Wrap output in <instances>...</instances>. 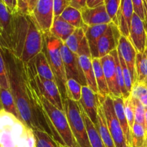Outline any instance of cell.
<instances>
[{
    "instance_id": "cell-1",
    "label": "cell",
    "mask_w": 147,
    "mask_h": 147,
    "mask_svg": "<svg viewBox=\"0 0 147 147\" xmlns=\"http://www.w3.org/2000/svg\"><path fill=\"white\" fill-rule=\"evenodd\" d=\"M1 49L9 90L22 121L33 131L46 132L56 143L65 146L43 108L41 94L34 79L37 71L34 59L24 63L9 50Z\"/></svg>"
},
{
    "instance_id": "cell-2",
    "label": "cell",
    "mask_w": 147,
    "mask_h": 147,
    "mask_svg": "<svg viewBox=\"0 0 147 147\" xmlns=\"http://www.w3.org/2000/svg\"><path fill=\"white\" fill-rule=\"evenodd\" d=\"M0 147H36L32 129L4 109L0 111Z\"/></svg>"
},
{
    "instance_id": "cell-3",
    "label": "cell",
    "mask_w": 147,
    "mask_h": 147,
    "mask_svg": "<svg viewBox=\"0 0 147 147\" xmlns=\"http://www.w3.org/2000/svg\"><path fill=\"white\" fill-rule=\"evenodd\" d=\"M62 42L53 37L50 32L44 34V45L42 51L45 54L51 70L55 76V83L60 90L63 102L67 99L66 78L64 65L60 53Z\"/></svg>"
},
{
    "instance_id": "cell-4",
    "label": "cell",
    "mask_w": 147,
    "mask_h": 147,
    "mask_svg": "<svg viewBox=\"0 0 147 147\" xmlns=\"http://www.w3.org/2000/svg\"><path fill=\"white\" fill-rule=\"evenodd\" d=\"M64 109L72 133L79 147H91L80 103L67 98L64 101Z\"/></svg>"
},
{
    "instance_id": "cell-5",
    "label": "cell",
    "mask_w": 147,
    "mask_h": 147,
    "mask_svg": "<svg viewBox=\"0 0 147 147\" xmlns=\"http://www.w3.org/2000/svg\"><path fill=\"white\" fill-rule=\"evenodd\" d=\"M41 101L53 126L66 147H79L73 136L65 111L53 106L41 95Z\"/></svg>"
},
{
    "instance_id": "cell-6",
    "label": "cell",
    "mask_w": 147,
    "mask_h": 147,
    "mask_svg": "<svg viewBox=\"0 0 147 147\" xmlns=\"http://www.w3.org/2000/svg\"><path fill=\"white\" fill-rule=\"evenodd\" d=\"M99 96V100L103 107L108 128L112 136L116 147H129L131 145L127 142L120 122L116 116L113 100L110 96L103 98Z\"/></svg>"
},
{
    "instance_id": "cell-7",
    "label": "cell",
    "mask_w": 147,
    "mask_h": 147,
    "mask_svg": "<svg viewBox=\"0 0 147 147\" xmlns=\"http://www.w3.org/2000/svg\"><path fill=\"white\" fill-rule=\"evenodd\" d=\"M28 31L20 58L24 63H28L41 53L44 45V34L37 27L32 16H28Z\"/></svg>"
},
{
    "instance_id": "cell-8",
    "label": "cell",
    "mask_w": 147,
    "mask_h": 147,
    "mask_svg": "<svg viewBox=\"0 0 147 147\" xmlns=\"http://www.w3.org/2000/svg\"><path fill=\"white\" fill-rule=\"evenodd\" d=\"M60 53L64 65L67 80L74 79L82 86H87L86 78L79 61V56L69 50L65 42H61Z\"/></svg>"
},
{
    "instance_id": "cell-9",
    "label": "cell",
    "mask_w": 147,
    "mask_h": 147,
    "mask_svg": "<svg viewBox=\"0 0 147 147\" xmlns=\"http://www.w3.org/2000/svg\"><path fill=\"white\" fill-rule=\"evenodd\" d=\"M32 17L43 34L50 32L55 17L53 0H38Z\"/></svg>"
},
{
    "instance_id": "cell-10",
    "label": "cell",
    "mask_w": 147,
    "mask_h": 147,
    "mask_svg": "<svg viewBox=\"0 0 147 147\" xmlns=\"http://www.w3.org/2000/svg\"><path fill=\"white\" fill-rule=\"evenodd\" d=\"M14 15L9 12L3 0H0V46L11 50L14 34Z\"/></svg>"
},
{
    "instance_id": "cell-11",
    "label": "cell",
    "mask_w": 147,
    "mask_h": 147,
    "mask_svg": "<svg viewBox=\"0 0 147 147\" xmlns=\"http://www.w3.org/2000/svg\"><path fill=\"white\" fill-rule=\"evenodd\" d=\"M34 79L40 94L53 106L60 110L65 111L64 102L55 81L41 78L37 73L34 76Z\"/></svg>"
},
{
    "instance_id": "cell-12",
    "label": "cell",
    "mask_w": 147,
    "mask_h": 147,
    "mask_svg": "<svg viewBox=\"0 0 147 147\" xmlns=\"http://www.w3.org/2000/svg\"><path fill=\"white\" fill-rule=\"evenodd\" d=\"M121 34L119 28L113 22L109 24V27L98 42V52L99 58L110 54L112 51L117 50L119 39Z\"/></svg>"
},
{
    "instance_id": "cell-13",
    "label": "cell",
    "mask_w": 147,
    "mask_h": 147,
    "mask_svg": "<svg viewBox=\"0 0 147 147\" xmlns=\"http://www.w3.org/2000/svg\"><path fill=\"white\" fill-rule=\"evenodd\" d=\"M105 78L109 90V96L111 98L122 97L116 79V63L113 55L111 54L100 58Z\"/></svg>"
},
{
    "instance_id": "cell-14",
    "label": "cell",
    "mask_w": 147,
    "mask_h": 147,
    "mask_svg": "<svg viewBox=\"0 0 147 147\" xmlns=\"http://www.w3.org/2000/svg\"><path fill=\"white\" fill-rule=\"evenodd\" d=\"M129 40L137 53H144L146 49L147 32L145 22L141 20L136 14H134L131 20Z\"/></svg>"
},
{
    "instance_id": "cell-15",
    "label": "cell",
    "mask_w": 147,
    "mask_h": 147,
    "mask_svg": "<svg viewBox=\"0 0 147 147\" xmlns=\"http://www.w3.org/2000/svg\"><path fill=\"white\" fill-rule=\"evenodd\" d=\"M79 103L93 124L96 126H97L98 114L100 106L98 94L95 93L88 86H83L81 99Z\"/></svg>"
},
{
    "instance_id": "cell-16",
    "label": "cell",
    "mask_w": 147,
    "mask_h": 147,
    "mask_svg": "<svg viewBox=\"0 0 147 147\" xmlns=\"http://www.w3.org/2000/svg\"><path fill=\"white\" fill-rule=\"evenodd\" d=\"M118 53L120 55L126 63L129 71H130L131 76L133 83L134 84L136 82V58L137 51L135 47L132 45L131 42L129 38L121 36L119 39V45L117 47Z\"/></svg>"
},
{
    "instance_id": "cell-17",
    "label": "cell",
    "mask_w": 147,
    "mask_h": 147,
    "mask_svg": "<svg viewBox=\"0 0 147 147\" xmlns=\"http://www.w3.org/2000/svg\"><path fill=\"white\" fill-rule=\"evenodd\" d=\"M81 14L83 22L88 27L112 23L111 19L106 11L105 4L94 9H85Z\"/></svg>"
},
{
    "instance_id": "cell-18",
    "label": "cell",
    "mask_w": 147,
    "mask_h": 147,
    "mask_svg": "<svg viewBox=\"0 0 147 147\" xmlns=\"http://www.w3.org/2000/svg\"><path fill=\"white\" fill-rule=\"evenodd\" d=\"M134 14V12L131 0H121L118 14V28L121 35L129 39Z\"/></svg>"
},
{
    "instance_id": "cell-19",
    "label": "cell",
    "mask_w": 147,
    "mask_h": 147,
    "mask_svg": "<svg viewBox=\"0 0 147 147\" xmlns=\"http://www.w3.org/2000/svg\"><path fill=\"white\" fill-rule=\"evenodd\" d=\"M109 25V24H100V25L90 26V27L88 26L85 31L86 39L90 47L92 59L99 58L97 47L98 42L100 37L106 31Z\"/></svg>"
},
{
    "instance_id": "cell-20",
    "label": "cell",
    "mask_w": 147,
    "mask_h": 147,
    "mask_svg": "<svg viewBox=\"0 0 147 147\" xmlns=\"http://www.w3.org/2000/svg\"><path fill=\"white\" fill-rule=\"evenodd\" d=\"M75 30L76 28L74 27L59 17H54L50 33L53 37H56L63 42H65Z\"/></svg>"
},
{
    "instance_id": "cell-21",
    "label": "cell",
    "mask_w": 147,
    "mask_h": 147,
    "mask_svg": "<svg viewBox=\"0 0 147 147\" xmlns=\"http://www.w3.org/2000/svg\"><path fill=\"white\" fill-rule=\"evenodd\" d=\"M79 61H80V66L83 70L84 77L86 78L87 86L90 88L95 93L98 94L92 57L86 55L79 56Z\"/></svg>"
},
{
    "instance_id": "cell-22",
    "label": "cell",
    "mask_w": 147,
    "mask_h": 147,
    "mask_svg": "<svg viewBox=\"0 0 147 147\" xmlns=\"http://www.w3.org/2000/svg\"><path fill=\"white\" fill-rule=\"evenodd\" d=\"M113 100L114 110L116 112V116L120 122L121 127L123 129V133L126 138L127 142L129 145H131V129L128 123L127 119H126V113L124 111V100L123 97H113L111 98Z\"/></svg>"
},
{
    "instance_id": "cell-23",
    "label": "cell",
    "mask_w": 147,
    "mask_h": 147,
    "mask_svg": "<svg viewBox=\"0 0 147 147\" xmlns=\"http://www.w3.org/2000/svg\"><path fill=\"white\" fill-rule=\"evenodd\" d=\"M96 127L106 147H116L109 128H108L106 118H105L103 111V107L100 103L98 109V124Z\"/></svg>"
},
{
    "instance_id": "cell-24",
    "label": "cell",
    "mask_w": 147,
    "mask_h": 147,
    "mask_svg": "<svg viewBox=\"0 0 147 147\" xmlns=\"http://www.w3.org/2000/svg\"><path fill=\"white\" fill-rule=\"evenodd\" d=\"M34 65L37 75L45 80H55V76L44 52L42 51L34 58Z\"/></svg>"
},
{
    "instance_id": "cell-25",
    "label": "cell",
    "mask_w": 147,
    "mask_h": 147,
    "mask_svg": "<svg viewBox=\"0 0 147 147\" xmlns=\"http://www.w3.org/2000/svg\"><path fill=\"white\" fill-rule=\"evenodd\" d=\"M92 60H93L96 84H97L98 90V95L100 97L105 98L109 96V90L104 76V73H103V67H102L101 63H100V58H93L92 59Z\"/></svg>"
},
{
    "instance_id": "cell-26",
    "label": "cell",
    "mask_w": 147,
    "mask_h": 147,
    "mask_svg": "<svg viewBox=\"0 0 147 147\" xmlns=\"http://www.w3.org/2000/svg\"><path fill=\"white\" fill-rule=\"evenodd\" d=\"M60 18L63 19L65 22L74 27L76 29L83 28L86 31L88 26L84 24L83 18H82L81 11H78L73 7H67L65 9L63 14L60 15Z\"/></svg>"
},
{
    "instance_id": "cell-27",
    "label": "cell",
    "mask_w": 147,
    "mask_h": 147,
    "mask_svg": "<svg viewBox=\"0 0 147 147\" xmlns=\"http://www.w3.org/2000/svg\"><path fill=\"white\" fill-rule=\"evenodd\" d=\"M0 102L2 106V109L4 111L14 115L17 119L22 121L17 106H16L14 97L10 90L0 88Z\"/></svg>"
},
{
    "instance_id": "cell-28",
    "label": "cell",
    "mask_w": 147,
    "mask_h": 147,
    "mask_svg": "<svg viewBox=\"0 0 147 147\" xmlns=\"http://www.w3.org/2000/svg\"><path fill=\"white\" fill-rule=\"evenodd\" d=\"M80 110H81L82 115H83V119H84L85 123H86V129H87L89 141H90L91 147H106L103 140L99 135L96 126L93 124L91 120L89 119L88 116L85 113L81 105H80Z\"/></svg>"
},
{
    "instance_id": "cell-29",
    "label": "cell",
    "mask_w": 147,
    "mask_h": 147,
    "mask_svg": "<svg viewBox=\"0 0 147 147\" xmlns=\"http://www.w3.org/2000/svg\"><path fill=\"white\" fill-rule=\"evenodd\" d=\"M136 82L142 83L147 78V53H137L136 58Z\"/></svg>"
},
{
    "instance_id": "cell-30",
    "label": "cell",
    "mask_w": 147,
    "mask_h": 147,
    "mask_svg": "<svg viewBox=\"0 0 147 147\" xmlns=\"http://www.w3.org/2000/svg\"><path fill=\"white\" fill-rule=\"evenodd\" d=\"M85 37H86V33H85L84 29H76L73 34L65 42V44L66 45V46L68 47L70 51L78 54L79 47Z\"/></svg>"
},
{
    "instance_id": "cell-31",
    "label": "cell",
    "mask_w": 147,
    "mask_h": 147,
    "mask_svg": "<svg viewBox=\"0 0 147 147\" xmlns=\"http://www.w3.org/2000/svg\"><path fill=\"white\" fill-rule=\"evenodd\" d=\"M110 54L113 55V58H114V60H115V63H116V79H117V83H118V85H119V89H120L122 97L123 98V99H126L127 98H129L131 94L129 93V92L128 91V90L126 88V86H125L123 70H122L121 65L120 61H119L117 50H113V51H112Z\"/></svg>"
},
{
    "instance_id": "cell-32",
    "label": "cell",
    "mask_w": 147,
    "mask_h": 147,
    "mask_svg": "<svg viewBox=\"0 0 147 147\" xmlns=\"http://www.w3.org/2000/svg\"><path fill=\"white\" fill-rule=\"evenodd\" d=\"M131 147H142L145 144L146 139V130L144 126L139 123L134 124L131 131Z\"/></svg>"
},
{
    "instance_id": "cell-33",
    "label": "cell",
    "mask_w": 147,
    "mask_h": 147,
    "mask_svg": "<svg viewBox=\"0 0 147 147\" xmlns=\"http://www.w3.org/2000/svg\"><path fill=\"white\" fill-rule=\"evenodd\" d=\"M82 87L81 84L74 79H68L66 83L67 98L76 102L80 101L82 96Z\"/></svg>"
},
{
    "instance_id": "cell-34",
    "label": "cell",
    "mask_w": 147,
    "mask_h": 147,
    "mask_svg": "<svg viewBox=\"0 0 147 147\" xmlns=\"http://www.w3.org/2000/svg\"><path fill=\"white\" fill-rule=\"evenodd\" d=\"M36 140V147H57V143L47 133L42 131H33Z\"/></svg>"
},
{
    "instance_id": "cell-35",
    "label": "cell",
    "mask_w": 147,
    "mask_h": 147,
    "mask_svg": "<svg viewBox=\"0 0 147 147\" xmlns=\"http://www.w3.org/2000/svg\"><path fill=\"white\" fill-rule=\"evenodd\" d=\"M38 0H17V14L22 16H32Z\"/></svg>"
},
{
    "instance_id": "cell-36",
    "label": "cell",
    "mask_w": 147,
    "mask_h": 147,
    "mask_svg": "<svg viewBox=\"0 0 147 147\" xmlns=\"http://www.w3.org/2000/svg\"><path fill=\"white\" fill-rule=\"evenodd\" d=\"M106 11L111 19L112 22L118 27V14L120 8L121 0H104Z\"/></svg>"
},
{
    "instance_id": "cell-37",
    "label": "cell",
    "mask_w": 147,
    "mask_h": 147,
    "mask_svg": "<svg viewBox=\"0 0 147 147\" xmlns=\"http://www.w3.org/2000/svg\"><path fill=\"white\" fill-rule=\"evenodd\" d=\"M123 100H124V111L125 113H126V119H127L128 123H129V127L131 131L134 124L135 123L134 106L131 96L127 98L123 99Z\"/></svg>"
},
{
    "instance_id": "cell-38",
    "label": "cell",
    "mask_w": 147,
    "mask_h": 147,
    "mask_svg": "<svg viewBox=\"0 0 147 147\" xmlns=\"http://www.w3.org/2000/svg\"><path fill=\"white\" fill-rule=\"evenodd\" d=\"M131 100L132 102H133L134 106L135 123H139V124L144 126V116L146 108L142 104V103L138 99L134 98L131 97Z\"/></svg>"
},
{
    "instance_id": "cell-39",
    "label": "cell",
    "mask_w": 147,
    "mask_h": 147,
    "mask_svg": "<svg viewBox=\"0 0 147 147\" xmlns=\"http://www.w3.org/2000/svg\"><path fill=\"white\" fill-rule=\"evenodd\" d=\"M0 88L9 90V83L7 68H6L5 62L3 57L2 49L1 46H0Z\"/></svg>"
},
{
    "instance_id": "cell-40",
    "label": "cell",
    "mask_w": 147,
    "mask_h": 147,
    "mask_svg": "<svg viewBox=\"0 0 147 147\" xmlns=\"http://www.w3.org/2000/svg\"><path fill=\"white\" fill-rule=\"evenodd\" d=\"M118 55H119V61H120V64H121V65L122 70H123L125 86H126V89L128 90V91H129V93L131 94V92L132 88H133V86H134L133 80H132V78H131V76L130 71H129V68H128V67H127V65H126L125 61L123 60V59L122 58V57L119 54V53H118Z\"/></svg>"
},
{
    "instance_id": "cell-41",
    "label": "cell",
    "mask_w": 147,
    "mask_h": 147,
    "mask_svg": "<svg viewBox=\"0 0 147 147\" xmlns=\"http://www.w3.org/2000/svg\"><path fill=\"white\" fill-rule=\"evenodd\" d=\"M131 1L134 14H136L144 22L146 21L147 14L145 10L144 5V1H142V0H131Z\"/></svg>"
},
{
    "instance_id": "cell-42",
    "label": "cell",
    "mask_w": 147,
    "mask_h": 147,
    "mask_svg": "<svg viewBox=\"0 0 147 147\" xmlns=\"http://www.w3.org/2000/svg\"><path fill=\"white\" fill-rule=\"evenodd\" d=\"M70 6L68 0H53V12L55 17H60L63 11Z\"/></svg>"
},
{
    "instance_id": "cell-43",
    "label": "cell",
    "mask_w": 147,
    "mask_h": 147,
    "mask_svg": "<svg viewBox=\"0 0 147 147\" xmlns=\"http://www.w3.org/2000/svg\"><path fill=\"white\" fill-rule=\"evenodd\" d=\"M9 12L12 15L17 14V0H3Z\"/></svg>"
},
{
    "instance_id": "cell-44",
    "label": "cell",
    "mask_w": 147,
    "mask_h": 147,
    "mask_svg": "<svg viewBox=\"0 0 147 147\" xmlns=\"http://www.w3.org/2000/svg\"><path fill=\"white\" fill-rule=\"evenodd\" d=\"M70 6L80 11H83L87 8L86 0H71L70 1Z\"/></svg>"
},
{
    "instance_id": "cell-45",
    "label": "cell",
    "mask_w": 147,
    "mask_h": 147,
    "mask_svg": "<svg viewBox=\"0 0 147 147\" xmlns=\"http://www.w3.org/2000/svg\"><path fill=\"white\" fill-rule=\"evenodd\" d=\"M104 4V0H86V6L89 9L96 8Z\"/></svg>"
},
{
    "instance_id": "cell-46",
    "label": "cell",
    "mask_w": 147,
    "mask_h": 147,
    "mask_svg": "<svg viewBox=\"0 0 147 147\" xmlns=\"http://www.w3.org/2000/svg\"><path fill=\"white\" fill-rule=\"evenodd\" d=\"M144 127L146 131H147V108L145 109V116H144Z\"/></svg>"
},
{
    "instance_id": "cell-47",
    "label": "cell",
    "mask_w": 147,
    "mask_h": 147,
    "mask_svg": "<svg viewBox=\"0 0 147 147\" xmlns=\"http://www.w3.org/2000/svg\"><path fill=\"white\" fill-rule=\"evenodd\" d=\"M145 26H146V32H147V18L146 20V21H145ZM146 51L147 53V41H146Z\"/></svg>"
},
{
    "instance_id": "cell-48",
    "label": "cell",
    "mask_w": 147,
    "mask_h": 147,
    "mask_svg": "<svg viewBox=\"0 0 147 147\" xmlns=\"http://www.w3.org/2000/svg\"><path fill=\"white\" fill-rule=\"evenodd\" d=\"M145 145H146V146L147 147V131L146 133V139H145Z\"/></svg>"
},
{
    "instance_id": "cell-49",
    "label": "cell",
    "mask_w": 147,
    "mask_h": 147,
    "mask_svg": "<svg viewBox=\"0 0 147 147\" xmlns=\"http://www.w3.org/2000/svg\"><path fill=\"white\" fill-rule=\"evenodd\" d=\"M144 83V84L145 86H147V78L146 79V80H144V83Z\"/></svg>"
},
{
    "instance_id": "cell-50",
    "label": "cell",
    "mask_w": 147,
    "mask_h": 147,
    "mask_svg": "<svg viewBox=\"0 0 147 147\" xmlns=\"http://www.w3.org/2000/svg\"><path fill=\"white\" fill-rule=\"evenodd\" d=\"M57 147H66L65 146H63V145H60L59 144H57Z\"/></svg>"
},
{
    "instance_id": "cell-51",
    "label": "cell",
    "mask_w": 147,
    "mask_h": 147,
    "mask_svg": "<svg viewBox=\"0 0 147 147\" xmlns=\"http://www.w3.org/2000/svg\"><path fill=\"white\" fill-rule=\"evenodd\" d=\"M2 106H1V102H0V111H1V110H2Z\"/></svg>"
},
{
    "instance_id": "cell-52",
    "label": "cell",
    "mask_w": 147,
    "mask_h": 147,
    "mask_svg": "<svg viewBox=\"0 0 147 147\" xmlns=\"http://www.w3.org/2000/svg\"><path fill=\"white\" fill-rule=\"evenodd\" d=\"M142 147H146V145H145V144H144V146H142Z\"/></svg>"
},
{
    "instance_id": "cell-53",
    "label": "cell",
    "mask_w": 147,
    "mask_h": 147,
    "mask_svg": "<svg viewBox=\"0 0 147 147\" xmlns=\"http://www.w3.org/2000/svg\"><path fill=\"white\" fill-rule=\"evenodd\" d=\"M145 1H146V4H147V0H145Z\"/></svg>"
},
{
    "instance_id": "cell-54",
    "label": "cell",
    "mask_w": 147,
    "mask_h": 147,
    "mask_svg": "<svg viewBox=\"0 0 147 147\" xmlns=\"http://www.w3.org/2000/svg\"><path fill=\"white\" fill-rule=\"evenodd\" d=\"M129 147H131V146H129Z\"/></svg>"
}]
</instances>
